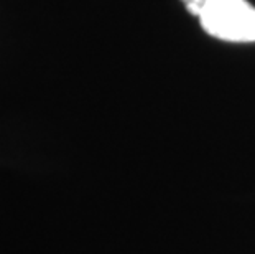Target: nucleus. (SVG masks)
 Wrapping results in <instances>:
<instances>
[{"mask_svg": "<svg viewBox=\"0 0 255 254\" xmlns=\"http://www.w3.org/2000/svg\"><path fill=\"white\" fill-rule=\"evenodd\" d=\"M198 18L206 33L218 40L255 41V7L247 0H208Z\"/></svg>", "mask_w": 255, "mask_h": 254, "instance_id": "1", "label": "nucleus"}, {"mask_svg": "<svg viewBox=\"0 0 255 254\" xmlns=\"http://www.w3.org/2000/svg\"><path fill=\"white\" fill-rule=\"evenodd\" d=\"M183 3L189 13L199 17L201 12H203V8L206 7V3H208V0H183Z\"/></svg>", "mask_w": 255, "mask_h": 254, "instance_id": "2", "label": "nucleus"}]
</instances>
